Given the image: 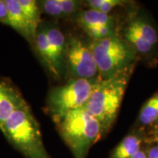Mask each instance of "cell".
Wrapping results in <instances>:
<instances>
[{
  "label": "cell",
  "mask_w": 158,
  "mask_h": 158,
  "mask_svg": "<svg viewBox=\"0 0 158 158\" xmlns=\"http://www.w3.org/2000/svg\"><path fill=\"white\" fill-rule=\"evenodd\" d=\"M56 124L74 158H86L92 146L104 135L101 124L84 107L71 110Z\"/></svg>",
  "instance_id": "3957f363"
},
{
  "label": "cell",
  "mask_w": 158,
  "mask_h": 158,
  "mask_svg": "<svg viewBox=\"0 0 158 158\" xmlns=\"http://www.w3.org/2000/svg\"><path fill=\"white\" fill-rule=\"evenodd\" d=\"M146 153L148 158H158V144L150 148Z\"/></svg>",
  "instance_id": "d6986e66"
},
{
  "label": "cell",
  "mask_w": 158,
  "mask_h": 158,
  "mask_svg": "<svg viewBox=\"0 0 158 158\" xmlns=\"http://www.w3.org/2000/svg\"><path fill=\"white\" fill-rule=\"evenodd\" d=\"M131 158H148L147 157V153L145 152L142 151V150H141V151H139L136 154V155H135L133 156V157Z\"/></svg>",
  "instance_id": "ffe728a7"
},
{
  "label": "cell",
  "mask_w": 158,
  "mask_h": 158,
  "mask_svg": "<svg viewBox=\"0 0 158 158\" xmlns=\"http://www.w3.org/2000/svg\"><path fill=\"white\" fill-rule=\"evenodd\" d=\"M154 125H155V130H156V129H158V120H157V122H155V124H154Z\"/></svg>",
  "instance_id": "7402d4cb"
},
{
  "label": "cell",
  "mask_w": 158,
  "mask_h": 158,
  "mask_svg": "<svg viewBox=\"0 0 158 158\" xmlns=\"http://www.w3.org/2000/svg\"><path fill=\"white\" fill-rule=\"evenodd\" d=\"M8 15V10L5 0H0V22L5 23Z\"/></svg>",
  "instance_id": "ac0fdd59"
},
{
  "label": "cell",
  "mask_w": 158,
  "mask_h": 158,
  "mask_svg": "<svg viewBox=\"0 0 158 158\" xmlns=\"http://www.w3.org/2000/svg\"><path fill=\"white\" fill-rule=\"evenodd\" d=\"M18 89L7 80H0V130L20 106L26 103Z\"/></svg>",
  "instance_id": "9c48e42d"
},
{
  "label": "cell",
  "mask_w": 158,
  "mask_h": 158,
  "mask_svg": "<svg viewBox=\"0 0 158 158\" xmlns=\"http://www.w3.org/2000/svg\"><path fill=\"white\" fill-rule=\"evenodd\" d=\"M8 10V15L5 24L15 29L31 44H34L35 38L31 34L22 9L18 0H5Z\"/></svg>",
  "instance_id": "30bf717a"
},
{
  "label": "cell",
  "mask_w": 158,
  "mask_h": 158,
  "mask_svg": "<svg viewBox=\"0 0 158 158\" xmlns=\"http://www.w3.org/2000/svg\"><path fill=\"white\" fill-rule=\"evenodd\" d=\"M49 47L52 54L54 62V76L55 78L61 79L66 73L67 67V40L64 34L58 27L51 25L44 27Z\"/></svg>",
  "instance_id": "ba28073f"
},
{
  "label": "cell",
  "mask_w": 158,
  "mask_h": 158,
  "mask_svg": "<svg viewBox=\"0 0 158 158\" xmlns=\"http://www.w3.org/2000/svg\"><path fill=\"white\" fill-rule=\"evenodd\" d=\"M98 78L90 80L71 78L66 84L50 91L46 110L55 123H58L71 110L85 107L92 95Z\"/></svg>",
  "instance_id": "5b68a950"
},
{
  "label": "cell",
  "mask_w": 158,
  "mask_h": 158,
  "mask_svg": "<svg viewBox=\"0 0 158 158\" xmlns=\"http://www.w3.org/2000/svg\"><path fill=\"white\" fill-rule=\"evenodd\" d=\"M24 14L33 37L36 35L41 21V10L39 3L35 0H18Z\"/></svg>",
  "instance_id": "4fadbf2b"
},
{
  "label": "cell",
  "mask_w": 158,
  "mask_h": 158,
  "mask_svg": "<svg viewBox=\"0 0 158 158\" xmlns=\"http://www.w3.org/2000/svg\"><path fill=\"white\" fill-rule=\"evenodd\" d=\"M2 132L27 158H51L43 143L39 123L27 102L12 114Z\"/></svg>",
  "instance_id": "7a4b0ae2"
},
{
  "label": "cell",
  "mask_w": 158,
  "mask_h": 158,
  "mask_svg": "<svg viewBox=\"0 0 158 158\" xmlns=\"http://www.w3.org/2000/svg\"><path fill=\"white\" fill-rule=\"evenodd\" d=\"M154 141L156 143L158 144V129H156L154 131Z\"/></svg>",
  "instance_id": "44dd1931"
},
{
  "label": "cell",
  "mask_w": 158,
  "mask_h": 158,
  "mask_svg": "<svg viewBox=\"0 0 158 158\" xmlns=\"http://www.w3.org/2000/svg\"><path fill=\"white\" fill-rule=\"evenodd\" d=\"M131 65L107 78H98L95 86L85 108L102 125L104 134L115 121L124 92L133 73Z\"/></svg>",
  "instance_id": "6da1fadb"
},
{
  "label": "cell",
  "mask_w": 158,
  "mask_h": 158,
  "mask_svg": "<svg viewBox=\"0 0 158 158\" xmlns=\"http://www.w3.org/2000/svg\"><path fill=\"white\" fill-rule=\"evenodd\" d=\"M85 2L89 9L96 10L106 14H109L114 8L124 5L127 2L122 0H89Z\"/></svg>",
  "instance_id": "2e32d148"
},
{
  "label": "cell",
  "mask_w": 158,
  "mask_h": 158,
  "mask_svg": "<svg viewBox=\"0 0 158 158\" xmlns=\"http://www.w3.org/2000/svg\"><path fill=\"white\" fill-rule=\"evenodd\" d=\"M138 122L142 126L154 124L158 120V92L144 103L138 116Z\"/></svg>",
  "instance_id": "9a60e30c"
},
{
  "label": "cell",
  "mask_w": 158,
  "mask_h": 158,
  "mask_svg": "<svg viewBox=\"0 0 158 158\" xmlns=\"http://www.w3.org/2000/svg\"><path fill=\"white\" fill-rule=\"evenodd\" d=\"M124 37L136 53L141 54L151 52L158 40L155 27L141 18H137L129 22L124 29Z\"/></svg>",
  "instance_id": "52a82bcc"
},
{
  "label": "cell",
  "mask_w": 158,
  "mask_h": 158,
  "mask_svg": "<svg viewBox=\"0 0 158 158\" xmlns=\"http://www.w3.org/2000/svg\"><path fill=\"white\" fill-rule=\"evenodd\" d=\"M76 22L85 32L102 27H114V17L92 9L81 10L76 14Z\"/></svg>",
  "instance_id": "8fae6325"
},
{
  "label": "cell",
  "mask_w": 158,
  "mask_h": 158,
  "mask_svg": "<svg viewBox=\"0 0 158 158\" xmlns=\"http://www.w3.org/2000/svg\"><path fill=\"white\" fill-rule=\"evenodd\" d=\"M98 69V78H107L135 64V51L117 35L89 44Z\"/></svg>",
  "instance_id": "277c9868"
},
{
  "label": "cell",
  "mask_w": 158,
  "mask_h": 158,
  "mask_svg": "<svg viewBox=\"0 0 158 158\" xmlns=\"http://www.w3.org/2000/svg\"><path fill=\"white\" fill-rule=\"evenodd\" d=\"M35 49L40 57L41 61L52 76H54V62L49 43L44 27L38 29L34 43Z\"/></svg>",
  "instance_id": "5bb4252c"
},
{
  "label": "cell",
  "mask_w": 158,
  "mask_h": 158,
  "mask_svg": "<svg viewBox=\"0 0 158 158\" xmlns=\"http://www.w3.org/2000/svg\"><path fill=\"white\" fill-rule=\"evenodd\" d=\"M67 67L72 78L94 79L98 77V69L93 54L87 45L76 37L67 40Z\"/></svg>",
  "instance_id": "8992f818"
},
{
  "label": "cell",
  "mask_w": 158,
  "mask_h": 158,
  "mask_svg": "<svg viewBox=\"0 0 158 158\" xmlns=\"http://www.w3.org/2000/svg\"><path fill=\"white\" fill-rule=\"evenodd\" d=\"M39 5L41 11L48 15L58 19L65 18L58 0H44L40 2Z\"/></svg>",
  "instance_id": "e0dca14e"
},
{
  "label": "cell",
  "mask_w": 158,
  "mask_h": 158,
  "mask_svg": "<svg viewBox=\"0 0 158 158\" xmlns=\"http://www.w3.org/2000/svg\"><path fill=\"white\" fill-rule=\"evenodd\" d=\"M141 136L130 134L124 137L112 152L110 158H131L141 151Z\"/></svg>",
  "instance_id": "7c38bea8"
}]
</instances>
